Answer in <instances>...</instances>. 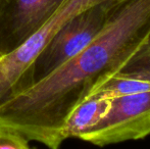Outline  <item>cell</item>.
<instances>
[{
    "label": "cell",
    "mask_w": 150,
    "mask_h": 149,
    "mask_svg": "<svg viewBox=\"0 0 150 149\" xmlns=\"http://www.w3.org/2000/svg\"><path fill=\"white\" fill-rule=\"evenodd\" d=\"M115 75L150 82V34Z\"/></svg>",
    "instance_id": "cell-8"
},
{
    "label": "cell",
    "mask_w": 150,
    "mask_h": 149,
    "mask_svg": "<svg viewBox=\"0 0 150 149\" xmlns=\"http://www.w3.org/2000/svg\"><path fill=\"white\" fill-rule=\"evenodd\" d=\"M146 91H150V82L115 75L102 82L93 92H99L104 97L111 99Z\"/></svg>",
    "instance_id": "cell-7"
},
{
    "label": "cell",
    "mask_w": 150,
    "mask_h": 149,
    "mask_svg": "<svg viewBox=\"0 0 150 149\" xmlns=\"http://www.w3.org/2000/svg\"><path fill=\"white\" fill-rule=\"evenodd\" d=\"M150 136V91L111 98L106 114L80 140L98 147Z\"/></svg>",
    "instance_id": "cell-3"
},
{
    "label": "cell",
    "mask_w": 150,
    "mask_h": 149,
    "mask_svg": "<svg viewBox=\"0 0 150 149\" xmlns=\"http://www.w3.org/2000/svg\"><path fill=\"white\" fill-rule=\"evenodd\" d=\"M65 0H0V54L18 48Z\"/></svg>",
    "instance_id": "cell-5"
},
{
    "label": "cell",
    "mask_w": 150,
    "mask_h": 149,
    "mask_svg": "<svg viewBox=\"0 0 150 149\" xmlns=\"http://www.w3.org/2000/svg\"><path fill=\"white\" fill-rule=\"evenodd\" d=\"M2 57V55H1V54H0V58H1Z\"/></svg>",
    "instance_id": "cell-10"
},
{
    "label": "cell",
    "mask_w": 150,
    "mask_h": 149,
    "mask_svg": "<svg viewBox=\"0 0 150 149\" xmlns=\"http://www.w3.org/2000/svg\"><path fill=\"white\" fill-rule=\"evenodd\" d=\"M150 34V0H120L103 30L78 55L0 101V127L60 149L73 109L120 72Z\"/></svg>",
    "instance_id": "cell-1"
},
{
    "label": "cell",
    "mask_w": 150,
    "mask_h": 149,
    "mask_svg": "<svg viewBox=\"0 0 150 149\" xmlns=\"http://www.w3.org/2000/svg\"><path fill=\"white\" fill-rule=\"evenodd\" d=\"M110 105L111 99L104 97L99 92H92L74 108L67 117L63 130L65 140L80 139L106 114Z\"/></svg>",
    "instance_id": "cell-6"
},
{
    "label": "cell",
    "mask_w": 150,
    "mask_h": 149,
    "mask_svg": "<svg viewBox=\"0 0 150 149\" xmlns=\"http://www.w3.org/2000/svg\"><path fill=\"white\" fill-rule=\"evenodd\" d=\"M29 142L21 134L0 127V149H35Z\"/></svg>",
    "instance_id": "cell-9"
},
{
    "label": "cell",
    "mask_w": 150,
    "mask_h": 149,
    "mask_svg": "<svg viewBox=\"0 0 150 149\" xmlns=\"http://www.w3.org/2000/svg\"><path fill=\"white\" fill-rule=\"evenodd\" d=\"M102 1L105 0H65L24 43L2 56L0 58V101L11 94L34 59L69 18Z\"/></svg>",
    "instance_id": "cell-4"
},
{
    "label": "cell",
    "mask_w": 150,
    "mask_h": 149,
    "mask_svg": "<svg viewBox=\"0 0 150 149\" xmlns=\"http://www.w3.org/2000/svg\"><path fill=\"white\" fill-rule=\"evenodd\" d=\"M119 1L99 2L69 18L34 59L11 94L44 79L83 51L103 30Z\"/></svg>",
    "instance_id": "cell-2"
}]
</instances>
